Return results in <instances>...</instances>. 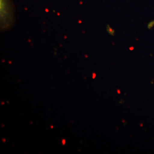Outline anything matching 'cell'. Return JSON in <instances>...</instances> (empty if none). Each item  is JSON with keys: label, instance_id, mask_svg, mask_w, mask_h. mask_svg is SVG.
<instances>
[{"label": "cell", "instance_id": "6da1fadb", "mask_svg": "<svg viewBox=\"0 0 154 154\" xmlns=\"http://www.w3.org/2000/svg\"><path fill=\"white\" fill-rule=\"evenodd\" d=\"M14 7L12 0H0L1 29L8 30L14 25Z\"/></svg>", "mask_w": 154, "mask_h": 154}, {"label": "cell", "instance_id": "7a4b0ae2", "mask_svg": "<svg viewBox=\"0 0 154 154\" xmlns=\"http://www.w3.org/2000/svg\"><path fill=\"white\" fill-rule=\"evenodd\" d=\"M106 30H107V33H109L110 35L114 36L115 33V30L111 28L109 25H107V27H106Z\"/></svg>", "mask_w": 154, "mask_h": 154}, {"label": "cell", "instance_id": "3957f363", "mask_svg": "<svg viewBox=\"0 0 154 154\" xmlns=\"http://www.w3.org/2000/svg\"><path fill=\"white\" fill-rule=\"evenodd\" d=\"M154 26V20L151 21L148 23L147 25V28L149 29L150 30Z\"/></svg>", "mask_w": 154, "mask_h": 154}, {"label": "cell", "instance_id": "277c9868", "mask_svg": "<svg viewBox=\"0 0 154 154\" xmlns=\"http://www.w3.org/2000/svg\"><path fill=\"white\" fill-rule=\"evenodd\" d=\"M129 49L130 50L132 51L134 49V47H132V46H131V47H129Z\"/></svg>", "mask_w": 154, "mask_h": 154}, {"label": "cell", "instance_id": "5b68a950", "mask_svg": "<svg viewBox=\"0 0 154 154\" xmlns=\"http://www.w3.org/2000/svg\"><path fill=\"white\" fill-rule=\"evenodd\" d=\"M65 143H66V141H65V140H62V144H63V145H64L65 144Z\"/></svg>", "mask_w": 154, "mask_h": 154}, {"label": "cell", "instance_id": "8992f818", "mask_svg": "<svg viewBox=\"0 0 154 154\" xmlns=\"http://www.w3.org/2000/svg\"><path fill=\"white\" fill-rule=\"evenodd\" d=\"M95 77H96V74H95V73L93 74V79H94V78H95Z\"/></svg>", "mask_w": 154, "mask_h": 154}, {"label": "cell", "instance_id": "52a82bcc", "mask_svg": "<svg viewBox=\"0 0 154 154\" xmlns=\"http://www.w3.org/2000/svg\"><path fill=\"white\" fill-rule=\"evenodd\" d=\"M117 93H118V94H120V91H119V90H117Z\"/></svg>", "mask_w": 154, "mask_h": 154}, {"label": "cell", "instance_id": "ba28073f", "mask_svg": "<svg viewBox=\"0 0 154 154\" xmlns=\"http://www.w3.org/2000/svg\"><path fill=\"white\" fill-rule=\"evenodd\" d=\"M2 141L4 143H5L6 142V140L5 139L3 138L2 139Z\"/></svg>", "mask_w": 154, "mask_h": 154}, {"label": "cell", "instance_id": "9c48e42d", "mask_svg": "<svg viewBox=\"0 0 154 154\" xmlns=\"http://www.w3.org/2000/svg\"><path fill=\"white\" fill-rule=\"evenodd\" d=\"M2 105H4V102H2Z\"/></svg>", "mask_w": 154, "mask_h": 154}, {"label": "cell", "instance_id": "30bf717a", "mask_svg": "<svg viewBox=\"0 0 154 154\" xmlns=\"http://www.w3.org/2000/svg\"><path fill=\"white\" fill-rule=\"evenodd\" d=\"M51 128H53V126H51Z\"/></svg>", "mask_w": 154, "mask_h": 154}, {"label": "cell", "instance_id": "8fae6325", "mask_svg": "<svg viewBox=\"0 0 154 154\" xmlns=\"http://www.w3.org/2000/svg\"><path fill=\"white\" fill-rule=\"evenodd\" d=\"M4 126V125H2V127H3Z\"/></svg>", "mask_w": 154, "mask_h": 154}]
</instances>
